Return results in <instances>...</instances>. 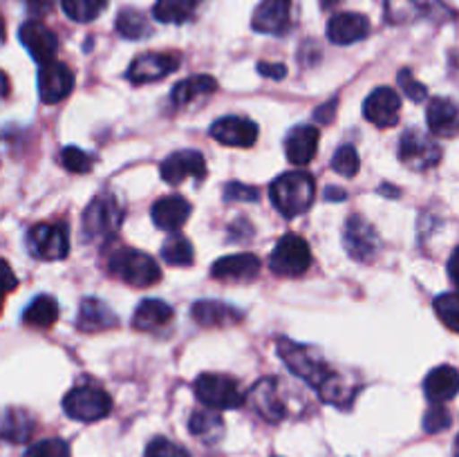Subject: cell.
Masks as SVG:
<instances>
[{
  "instance_id": "obj_43",
  "label": "cell",
  "mask_w": 459,
  "mask_h": 457,
  "mask_svg": "<svg viewBox=\"0 0 459 457\" xmlns=\"http://www.w3.org/2000/svg\"><path fill=\"white\" fill-rule=\"evenodd\" d=\"M399 85H402V90L406 92V97L412 99V101H426V97H429V90H426V85H421L420 81L412 76L411 70L399 72Z\"/></svg>"
},
{
  "instance_id": "obj_5",
  "label": "cell",
  "mask_w": 459,
  "mask_h": 457,
  "mask_svg": "<svg viewBox=\"0 0 459 457\" xmlns=\"http://www.w3.org/2000/svg\"><path fill=\"white\" fill-rule=\"evenodd\" d=\"M312 264V251L309 245L300 236L287 233L273 246L272 255H269V267L273 273L285 278H299Z\"/></svg>"
},
{
  "instance_id": "obj_18",
  "label": "cell",
  "mask_w": 459,
  "mask_h": 457,
  "mask_svg": "<svg viewBox=\"0 0 459 457\" xmlns=\"http://www.w3.org/2000/svg\"><path fill=\"white\" fill-rule=\"evenodd\" d=\"M260 273V260L254 254H233L215 260L211 276L224 282H251Z\"/></svg>"
},
{
  "instance_id": "obj_7",
  "label": "cell",
  "mask_w": 459,
  "mask_h": 457,
  "mask_svg": "<svg viewBox=\"0 0 459 457\" xmlns=\"http://www.w3.org/2000/svg\"><path fill=\"white\" fill-rule=\"evenodd\" d=\"M121 220H124V209L117 202V197L110 195V193H101L85 209L83 233L92 237V240L110 237L119 228Z\"/></svg>"
},
{
  "instance_id": "obj_30",
  "label": "cell",
  "mask_w": 459,
  "mask_h": 457,
  "mask_svg": "<svg viewBox=\"0 0 459 457\" xmlns=\"http://www.w3.org/2000/svg\"><path fill=\"white\" fill-rule=\"evenodd\" d=\"M197 4H200V0H157L155 7H152V16L160 22L179 25L193 16Z\"/></svg>"
},
{
  "instance_id": "obj_1",
  "label": "cell",
  "mask_w": 459,
  "mask_h": 457,
  "mask_svg": "<svg viewBox=\"0 0 459 457\" xmlns=\"http://www.w3.org/2000/svg\"><path fill=\"white\" fill-rule=\"evenodd\" d=\"M269 197L285 218H299L314 204L316 182L305 170H290L273 179L269 186Z\"/></svg>"
},
{
  "instance_id": "obj_31",
  "label": "cell",
  "mask_w": 459,
  "mask_h": 457,
  "mask_svg": "<svg viewBox=\"0 0 459 457\" xmlns=\"http://www.w3.org/2000/svg\"><path fill=\"white\" fill-rule=\"evenodd\" d=\"M117 31H119L124 39L139 40L143 36L151 34V25H148L146 16L137 9H124V12L117 16Z\"/></svg>"
},
{
  "instance_id": "obj_28",
  "label": "cell",
  "mask_w": 459,
  "mask_h": 457,
  "mask_svg": "<svg viewBox=\"0 0 459 457\" xmlns=\"http://www.w3.org/2000/svg\"><path fill=\"white\" fill-rule=\"evenodd\" d=\"M218 90V81L209 74H197V76H188V79L179 81L178 85L170 92V99H173L175 106H186L191 103L193 99L197 97H206V94L215 92Z\"/></svg>"
},
{
  "instance_id": "obj_11",
  "label": "cell",
  "mask_w": 459,
  "mask_h": 457,
  "mask_svg": "<svg viewBox=\"0 0 459 457\" xmlns=\"http://www.w3.org/2000/svg\"><path fill=\"white\" fill-rule=\"evenodd\" d=\"M18 36H21L22 47L30 52V56L34 58L36 63L45 65L49 61H56L58 52V39L48 25L39 21H27L22 22L21 30H18Z\"/></svg>"
},
{
  "instance_id": "obj_4",
  "label": "cell",
  "mask_w": 459,
  "mask_h": 457,
  "mask_svg": "<svg viewBox=\"0 0 459 457\" xmlns=\"http://www.w3.org/2000/svg\"><path fill=\"white\" fill-rule=\"evenodd\" d=\"M193 392L206 408H213V410H233L245 403V394L238 381L227 375L204 372L193 384Z\"/></svg>"
},
{
  "instance_id": "obj_49",
  "label": "cell",
  "mask_w": 459,
  "mask_h": 457,
  "mask_svg": "<svg viewBox=\"0 0 459 457\" xmlns=\"http://www.w3.org/2000/svg\"><path fill=\"white\" fill-rule=\"evenodd\" d=\"M4 276H7V294H9V291H12L13 287H16V278H13L12 269H9L7 263H4Z\"/></svg>"
},
{
  "instance_id": "obj_10",
  "label": "cell",
  "mask_w": 459,
  "mask_h": 457,
  "mask_svg": "<svg viewBox=\"0 0 459 457\" xmlns=\"http://www.w3.org/2000/svg\"><path fill=\"white\" fill-rule=\"evenodd\" d=\"M343 242L348 254L361 263H370L379 249V236H377L375 227L361 215H350V220L345 222Z\"/></svg>"
},
{
  "instance_id": "obj_52",
  "label": "cell",
  "mask_w": 459,
  "mask_h": 457,
  "mask_svg": "<svg viewBox=\"0 0 459 457\" xmlns=\"http://www.w3.org/2000/svg\"><path fill=\"white\" fill-rule=\"evenodd\" d=\"M455 457H459V437H457V442H455Z\"/></svg>"
},
{
  "instance_id": "obj_24",
  "label": "cell",
  "mask_w": 459,
  "mask_h": 457,
  "mask_svg": "<svg viewBox=\"0 0 459 457\" xmlns=\"http://www.w3.org/2000/svg\"><path fill=\"white\" fill-rule=\"evenodd\" d=\"M191 314L204 327H224L242 321V314L222 300H197L191 307Z\"/></svg>"
},
{
  "instance_id": "obj_32",
  "label": "cell",
  "mask_w": 459,
  "mask_h": 457,
  "mask_svg": "<svg viewBox=\"0 0 459 457\" xmlns=\"http://www.w3.org/2000/svg\"><path fill=\"white\" fill-rule=\"evenodd\" d=\"M222 426H224L222 417H220L213 408H209V410L193 412L191 421H188V428H191V433L195 435V437H202V439H213L215 435L222 433Z\"/></svg>"
},
{
  "instance_id": "obj_29",
  "label": "cell",
  "mask_w": 459,
  "mask_h": 457,
  "mask_svg": "<svg viewBox=\"0 0 459 457\" xmlns=\"http://www.w3.org/2000/svg\"><path fill=\"white\" fill-rule=\"evenodd\" d=\"M58 318V305L52 296H36L22 312V323L30 327H49Z\"/></svg>"
},
{
  "instance_id": "obj_16",
  "label": "cell",
  "mask_w": 459,
  "mask_h": 457,
  "mask_svg": "<svg viewBox=\"0 0 459 457\" xmlns=\"http://www.w3.org/2000/svg\"><path fill=\"white\" fill-rule=\"evenodd\" d=\"M290 16L291 0H263L255 7L254 18H251V27L258 34L281 36L290 30Z\"/></svg>"
},
{
  "instance_id": "obj_13",
  "label": "cell",
  "mask_w": 459,
  "mask_h": 457,
  "mask_svg": "<svg viewBox=\"0 0 459 457\" xmlns=\"http://www.w3.org/2000/svg\"><path fill=\"white\" fill-rule=\"evenodd\" d=\"M399 112H402V99L388 85L372 90L370 97L363 103V115L377 128H390L397 124Z\"/></svg>"
},
{
  "instance_id": "obj_51",
  "label": "cell",
  "mask_w": 459,
  "mask_h": 457,
  "mask_svg": "<svg viewBox=\"0 0 459 457\" xmlns=\"http://www.w3.org/2000/svg\"><path fill=\"white\" fill-rule=\"evenodd\" d=\"M339 3H341V0H321V7L323 9H332L334 4H339Z\"/></svg>"
},
{
  "instance_id": "obj_37",
  "label": "cell",
  "mask_w": 459,
  "mask_h": 457,
  "mask_svg": "<svg viewBox=\"0 0 459 457\" xmlns=\"http://www.w3.org/2000/svg\"><path fill=\"white\" fill-rule=\"evenodd\" d=\"M61 164H63V168L70 170V173L83 175V173H90V170L94 168V157L88 155L85 151H81V148L67 146V148H63V152H61Z\"/></svg>"
},
{
  "instance_id": "obj_12",
  "label": "cell",
  "mask_w": 459,
  "mask_h": 457,
  "mask_svg": "<svg viewBox=\"0 0 459 457\" xmlns=\"http://www.w3.org/2000/svg\"><path fill=\"white\" fill-rule=\"evenodd\" d=\"M74 88V72L61 61H49L39 70V94L43 103H58Z\"/></svg>"
},
{
  "instance_id": "obj_26",
  "label": "cell",
  "mask_w": 459,
  "mask_h": 457,
  "mask_svg": "<svg viewBox=\"0 0 459 457\" xmlns=\"http://www.w3.org/2000/svg\"><path fill=\"white\" fill-rule=\"evenodd\" d=\"M173 321V307L166 305L164 300L146 298L137 305L133 316L134 330L139 332H155L160 327L169 325Z\"/></svg>"
},
{
  "instance_id": "obj_44",
  "label": "cell",
  "mask_w": 459,
  "mask_h": 457,
  "mask_svg": "<svg viewBox=\"0 0 459 457\" xmlns=\"http://www.w3.org/2000/svg\"><path fill=\"white\" fill-rule=\"evenodd\" d=\"M224 200L255 202L258 200V191H255L254 186H247V184L233 182V184H227V188H224Z\"/></svg>"
},
{
  "instance_id": "obj_47",
  "label": "cell",
  "mask_w": 459,
  "mask_h": 457,
  "mask_svg": "<svg viewBox=\"0 0 459 457\" xmlns=\"http://www.w3.org/2000/svg\"><path fill=\"white\" fill-rule=\"evenodd\" d=\"M448 276H451L453 285L459 289V246L453 251L451 258H448Z\"/></svg>"
},
{
  "instance_id": "obj_9",
  "label": "cell",
  "mask_w": 459,
  "mask_h": 457,
  "mask_svg": "<svg viewBox=\"0 0 459 457\" xmlns=\"http://www.w3.org/2000/svg\"><path fill=\"white\" fill-rule=\"evenodd\" d=\"M399 157H402V161L408 168L429 170L439 164V160H442V148H439L437 142H433L430 137H424L417 130H408L402 137V143H399Z\"/></svg>"
},
{
  "instance_id": "obj_2",
  "label": "cell",
  "mask_w": 459,
  "mask_h": 457,
  "mask_svg": "<svg viewBox=\"0 0 459 457\" xmlns=\"http://www.w3.org/2000/svg\"><path fill=\"white\" fill-rule=\"evenodd\" d=\"M278 354H281L282 363H285L299 379L307 381V384L314 385L318 392H323V390L336 379L334 372H332L321 358L309 354L307 348L294 343V341L278 339Z\"/></svg>"
},
{
  "instance_id": "obj_23",
  "label": "cell",
  "mask_w": 459,
  "mask_h": 457,
  "mask_svg": "<svg viewBox=\"0 0 459 457\" xmlns=\"http://www.w3.org/2000/svg\"><path fill=\"white\" fill-rule=\"evenodd\" d=\"M426 399L433 403H446L459 392V372L451 366H439L424 379Z\"/></svg>"
},
{
  "instance_id": "obj_36",
  "label": "cell",
  "mask_w": 459,
  "mask_h": 457,
  "mask_svg": "<svg viewBox=\"0 0 459 457\" xmlns=\"http://www.w3.org/2000/svg\"><path fill=\"white\" fill-rule=\"evenodd\" d=\"M435 314L448 330L459 334V294H442L435 300Z\"/></svg>"
},
{
  "instance_id": "obj_48",
  "label": "cell",
  "mask_w": 459,
  "mask_h": 457,
  "mask_svg": "<svg viewBox=\"0 0 459 457\" xmlns=\"http://www.w3.org/2000/svg\"><path fill=\"white\" fill-rule=\"evenodd\" d=\"M334 108H336V101H332L327 108H318V110H316V119L323 121V124H330V121H332V112H334Z\"/></svg>"
},
{
  "instance_id": "obj_35",
  "label": "cell",
  "mask_w": 459,
  "mask_h": 457,
  "mask_svg": "<svg viewBox=\"0 0 459 457\" xmlns=\"http://www.w3.org/2000/svg\"><path fill=\"white\" fill-rule=\"evenodd\" d=\"M31 430H34V424L25 412L7 410L3 424V437L7 442H25V439H30Z\"/></svg>"
},
{
  "instance_id": "obj_34",
  "label": "cell",
  "mask_w": 459,
  "mask_h": 457,
  "mask_svg": "<svg viewBox=\"0 0 459 457\" xmlns=\"http://www.w3.org/2000/svg\"><path fill=\"white\" fill-rule=\"evenodd\" d=\"M108 0H61L63 12L74 22H90L106 9Z\"/></svg>"
},
{
  "instance_id": "obj_39",
  "label": "cell",
  "mask_w": 459,
  "mask_h": 457,
  "mask_svg": "<svg viewBox=\"0 0 459 457\" xmlns=\"http://www.w3.org/2000/svg\"><path fill=\"white\" fill-rule=\"evenodd\" d=\"M359 166H361V161H359L354 146H350V143L348 146H341L334 152V157H332V168L339 175H343V177H354L359 173Z\"/></svg>"
},
{
  "instance_id": "obj_40",
  "label": "cell",
  "mask_w": 459,
  "mask_h": 457,
  "mask_svg": "<svg viewBox=\"0 0 459 457\" xmlns=\"http://www.w3.org/2000/svg\"><path fill=\"white\" fill-rule=\"evenodd\" d=\"M22 457H70V446L63 439H40L31 444Z\"/></svg>"
},
{
  "instance_id": "obj_41",
  "label": "cell",
  "mask_w": 459,
  "mask_h": 457,
  "mask_svg": "<svg viewBox=\"0 0 459 457\" xmlns=\"http://www.w3.org/2000/svg\"><path fill=\"white\" fill-rule=\"evenodd\" d=\"M451 426V412L444 408V403H433L429 412L424 415V430L426 433H442Z\"/></svg>"
},
{
  "instance_id": "obj_3",
  "label": "cell",
  "mask_w": 459,
  "mask_h": 457,
  "mask_svg": "<svg viewBox=\"0 0 459 457\" xmlns=\"http://www.w3.org/2000/svg\"><path fill=\"white\" fill-rule=\"evenodd\" d=\"M108 267H110L112 276L134 287H151L161 278V269L157 267L155 260L143 251L130 249V246L117 249L108 260Z\"/></svg>"
},
{
  "instance_id": "obj_45",
  "label": "cell",
  "mask_w": 459,
  "mask_h": 457,
  "mask_svg": "<svg viewBox=\"0 0 459 457\" xmlns=\"http://www.w3.org/2000/svg\"><path fill=\"white\" fill-rule=\"evenodd\" d=\"M258 72L263 76H269L273 81H281L287 76V67L282 63H258Z\"/></svg>"
},
{
  "instance_id": "obj_27",
  "label": "cell",
  "mask_w": 459,
  "mask_h": 457,
  "mask_svg": "<svg viewBox=\"0 0 459 457\" xmlns=\"http://www.w3.org/2000/svg\"><path fill=\"white\" fill-rule=\"evenodd\" d=\"M251 399H254L255 410H258L264 419L278 421L282 419V415H285V406H282L281 397H278L276 379L260 381V384L254 388Z\"/></svg>"
},
{
  "instance_id": "obj_25",
  "label": "cell",
  "mask_w": 459,
  "mask_h": 457,
  "mask_svg": "<svg viewBox=\"0 0 459 457\" xmlns=\"http://www.w3.org/2000/svg\"><path fill=\"white\" fill-rule=\"evenodd\" d=\"M117 316L108 305H103L99 298H85L81 303L79 318H76V327L81 332H88V334H94V332L110 330V327H117Z\"/></svg>"
},
{
  "instance_id": "obj_50",
  "label": "cell",
  "mask_w": 459,
  "mask_h": 457,
  "mask_svg": "<svg viewBox=\"0 0 459 457\" xmlns=\"http://www.w3.org/2000/svg\"><path fill=\"white\" fill-rule=\"evenodd\" d=\"M327 197H330V200H343V191H339V188H330V195H327Z\"/></svg>"
},
{
  "instance_id": "obj_33",
  "label": "cell",
  "mask_w": 459,
  "mask_h": 457,
  "mask_svg": "<svg viewBox=\"0 0 459 457\" xmlns=\"http://www.w3.org/2000/svg\"><path fill=\"white\" fill-rule=\"evenodd\" d=\"M161 258H164V263L173 264V267H188L195 255H193V246L186 237L173 236L161 246Z\"/></svg>"
},
{
  "instance_id": "obj_22",
  "label": "cell",
  "mask_w": 459,
  "mask_h": 457,
  "mask_svg": "<svg viewBox=\"0 0 459 457\" xmlns=\"http://www.w3.org/2000/svg\"><path fill=\"white\" fill-rule=\"evenodd\" d=\"M318 151V128L314 125H296L285 139L287 160L296 166H305L314 160Z\"/></svg>"
},
{
  "instance_id": "obj_21",
  "label": "cell",
  "mask_w": 459,
  "mask_h": 457,
  "mask_svg": "<svg viewBox=\"0 0 459 457\" xmlns=\"http://www.w3.org/2000/svg\"><path fill=\"white\" fill-rule=\"evenodd\" d=\"M152 222L161 231H178L191 215V204L182 195H166L152 204Z\"/></svg>"
},
{
  "instance_id": "obj_19",
  "label": "cell",
  "mask_w": 459,
  "mask_h": 457,
  "mask_svg": "<svg viewBox=\"0 0 459 457\" xmlns=\"http://www.w3.org/2000/svg\"><path fill=\"white\" fill-rule=\"evenodd\" d=\"M370 34V21L363 13H334L327 22V39L334 45H352Z\"/></svg>"
},
{
  "instance_id": "obj_8",
  "label": "cell",
  "mask_w": 459,
  "mask_h": 457,
  "mask_svg": "<svg viewBox=\"0 0 459 457\" xmlns=\"http://www.w3.org/2000/svg\"><path fill=\"white\" fill-rule=\"evenodd\" d=\"M30 254L39 260H63L70 251V237L63 224H36L27 231Z\"/></svg>"
},
{
  "instance_id": "obj_17",
  "label": "cell",
  "mask_w": 459,
  "mask_h": 457,
  "mask_svg": "<svg viewBox=\"0 0 459 457\" xmlns=\"http://www.w3.org/2000/svg\"><path fill=\"white\" fill-rule=\"evenodd\" d=\"M179 65V58L175 54H142L134 58L128 67V79L133 83H152L164 76L173 74Z\"/></svg>"
},
{
  "instance_id": "obj_42",
  "label": "cell",
  "mask_w": 459,
  "mask_h": 457,
  "mask_svg": "<svg viewBox=\"0 0 459 457\" xmlns=\"http://www.w3.org/2000/svg\"><path fill=\"white\" fill-rule=\"evenodd\" d=\"M143 457H191L186 453V448L178 446L170 439L166 437H155L146 448V455Z\"/></svg>"
},
{
  "instance_id": "obj_46",
  "label": "cell",
  "mask_w": 459,
  "mask_h": 457,
  "mask_svg": "<svg viewBox=\"0 0 459 457\" xmlns=\"http://www.w3.org/2000/svg\"><path fill=\"white\" fill-rule=\"evenodd\" d=\"M54 7V0H27V9L36 16H48Z\"/></svg>"
},
{
  "instance_id": "obj_38",
  "label": "cell",
  "mask_w": 459,
  "mask_h": 457,
  "mask_svg": "<svg viewBox=\"0 0 459 457\" xmlns=\"http://www.w3.org/2000/svg\"><path fill=\"white\" fill-rule=\"evenodd\" d=\"M424 9L421 0H385V13L390 22H406Z\"/></svg>"
},
{
  "instance_id": "obj_6",
  "label": "cell",
  "mask_w": 459,
  "mask_h": 457,
  "mask_svg": "<svg viewBox=\"0 0 459 457\" xmlns=\"http://www.w3.org/2000/svg\"><path fill=\"white\" fill-rule=\"evenodd\" d=\"M63 410L67 417L76 421H99L110 415L112 399L110 394L103 392L97 385H79L72 388L63 399Z\"/></svg>"
},
{
  "instance_id": "obj_15",
  "label": "cell",
  "mask_w": 459,
  "mask_h": 457,
  "mask_svg": "<svg viewBox=\"0 0 459 457\" xmlns=\"http://www.w3.org/2000/svg\"><path fill=\"white\" fill-rule=\"evenodd\" d=\"M211 137L224 146L249 148L258 139V125L247 116H222L211 125Z\"/></svg>"
},
{
  "instance_id": "obj_20",
  "label": "cell",
  "mask_w": 459,
  "mask_h": 457,
  "mask_svg": "<svg viewBox=\"0 0 459 457\" xmlns=\"http://www.w3.org/2000/svg\"><path fill=\"white\" fill-rule=\"evenodd\" d=\"M426 121L435 137H457L459 134V106L451 99H430L426 108Z\"/></svg>"
},
{
  "instance_id": "obj_14",
  "label": "cell",
  "mask_w": 459,
  "mask_h": 457,
  "mask_svg": "<svg viewBox=\"0 0 459 457\" xmlns=\"http://www.w3.org/2000/svg\"><path fill=\"white\" fill-rule=\"evenodd\" d=\"M160 175L166 184H182L184 179L206 177V161L197 151H178L166 157L160 166Z\"/></svg>"
}]
</instances>
